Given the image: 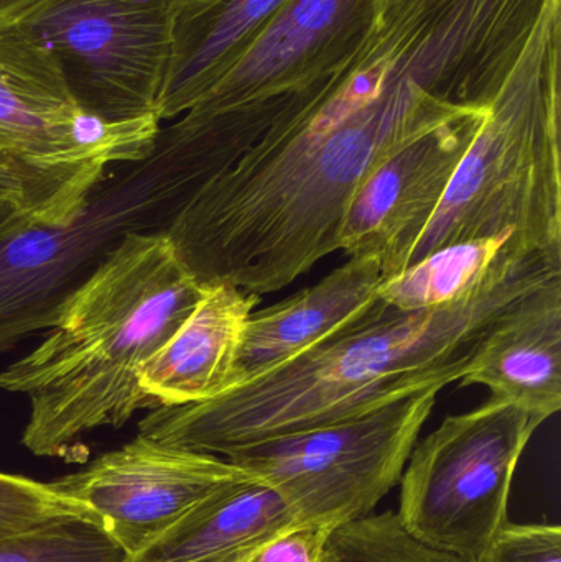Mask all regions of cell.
<instances>
[{
  "label": "cell",
  "mask_w": 561,
  "mask_h": 562,
  "mask_svg": "<svg viewBox=\"0 0 561 562\" xmlns=\"http://www.w3.org/2000/svg\"><path fill=\"white\" fill-rule=\"evenodd\" d=\"M561 276L557 260H530L470 300L402 311L379 301L358 326L203 403L160 406L138 435L227 458L280 436L364 415L425 389L463 379L491 324L514 301Z\"/></svg>",
  "instance_id": "1"
},
{
  "label": "cell",
  "mask_w": 561,
  "mask_h": 562,
  "mask_svg": "<svg viewBox=\"0 0 561 562\" xmlns=\"http://www.w3.org/2000/svg\"><path fill=\"white\" fill-rule=\"evenodd\" d=\"M203 290L165 231L124 234L66 297L42 344L0 370V390L30 400L23 446L56 458L86 432L155 409L142 372Z\"/></svg>",
  "instance_id": "2"
},
{
  "label": "cell",
  "mask_w": 561,
  "mask_h": 562,
  "mask_svg": "<svg viewBox=\"0 0 561 562\" xmlns=\"http://www.w3.org/2000/svg\"><path fill=\"white\" fill-rule=\"evenodd\" d=\"M501 236L561 262V0H550L394 276L440 247Z\"/></svg>",
  "instance_id": "3"
},
{
  "label": "cell",
  "mask_w": 561,
  "mask_h": 562,
  "mask_svg": "<svg viewBox=\"0 0 561 562\" xmlns=\"http://www.w3.org/2000/svg\"><path fill=\"white\" fill-rule=\"evenodd\" d=\"M440 392L425 389L364 415L257 442L224 459L276 491L299 527L332 530L374 514L401 482Z\"/></svg>",
  "instance_id": "4"
},
{
  "label": "cell",
  "mask_w": 561,
  "mask_h": 562,
  "mask_svg": "<svg viewBox=\"0 0 561 562\" xmlns=\"http://www.w3.org/2000/svg\"><path fill=\"white\" fill-rule=\"evenodd\" d=\"M539 416L491 398L448 416L415 445L401 482L399 518L418 541L476 562L509 524L514 474Z\"/></svg>",
  "instance_id": "5"
},
{
  "label": "cell",
  "mask_w": 561,
  "mask_h": 562,
  "mask_svg": "<svg viewBox=\"0 0 561 562\" xmlns=\"http://www.w3.org/2000/svg\"><path fill=\"white\" fill-rule=\"evenodd\" d=\"M181 2L40 0L19 20L58 59L86 111L128 122L157 115Z\"/></svg>",
  "instance_id": "6"
},
{
  "label": "cell",
  "mask_w": 561,
  "mask_h": 562,
  "mask_svg": "<svg viewBox=\"0 0 561 562\" xmlns=\"http://www.w3.org/2000/svg\"><path fill=\"white\" fill-rule=\"evenodd\" d=\"M157 115L102 121L72 94L58 59L19 19L0 22V150L29 167L105 178L150 157Z\"/></svg>",
  "instance_id": "7"
},
{
  "label": "cell",
  "mask_w": 561,
  "mask_h": 562,
  "mask_svg": "<svg viewBox=\"0 0 561 562\" xmlns=\"http://www.w3.org/2000/svg\"><path fill=\"white\" fill-rule=\"evenodd\" d=\"M391 0H287L223 78L187 112L253 111L276 124L345 69L384 22Z\"/></svg>",
  "instance_id": "8"
},
{
  "label": "cell",
  "mask_w": 561,
  "mask_h": 562,
  "mask_svg": "<svg viewBox=\"0 0 561 562\" xmlns=\"http://www.w3.org/2000/svg\"><path fill=\"white\" fill-rule=\"evenodd\" d=\"M249 479L227 459L137 435L52 484L88 505L128 558L214 492Z\"/></svg>",
  "instance_id": "9"
},
{
  "label": "cell",
  "mask_w": 561,
  "mask_h": 562,
  "mask_svg": "<svg viewBox=\"0 0 561 562\" xmlns=\"http://www.w3.org/2000/svg\"><path fill=\"white\" fill-rule=\"evenodd\" d=\"M490 108L464 112L385 158L352 198L339 237L349 257H372L382 280L437 213L451 178Z\"/></svg>",
  "instance_id": "10"
},
{
  "label": "cell",
  "mask_w": 561,
  "mask_h": 562,
  "mask_svg": "<svg viewBox=\"0 0 561 562\" xmlns=\"http://www.w3.org/2000/svg\"><path fill=\"white\" fill-rule=\"evenodd\" d=\"M381 263L349 257L313 286L250 313L240 334L231 389L256 379L361 324L378 306Z\"/></svg>",
  "instance_id": "11"
},
{
  "label": "cell",
  "mask_w": 561,
  "mask_h": 562,
  "mask_svg": "<svg viewBox=\"0 0 561 562\" xmlns=\"http://www.w3.org/2000/svg\"><path fill=\"white\" fill-rule=\"evenodd\" d=\"M461 385L552 418L561 408V276L514 301L478 346Z\"/></svg>",
  "instance_id": "12"
},
{
  "label": "cell",
  "mask_w": 561,
  "mask_h": 562,
  "mask_svg": "<svg viewBox=\"0 0 561 562\" xmlns=\"http://www.w3.org/2000/svg\"><path fill=\"white\" fill-rule=\"evenodd\" d=\"M259 301L233 284H204L193 313L142 372L155 408L207 402L231 389L240 334Z\"/></svg>",
  "instance_id": "13"
},
{
  "label": "cell",
  "mask_w": 561,
  "mask_h": 562,
  "mask_svg": "<svg viewBox=\"0 0 561 562\" xmlns=\"http://www.w3.org/2000/svg\"><path fill=\"white\" fill-rule=\"evenodd\" d=\"M287 0H183L158 98L161 122L190 111L243 56Z\"/></svg>",
  "instance_id": "14"
},
{
  "label": "cell",
  "mask_w": 561,
  "mask_h": 562,
  "mask_svg": "<svg viewBox=\"0 0 561 562\" xmlns=\"http://www.w3.org/2000/svg\"><path fill=\"white\" fill-rule=\"evenodd\" d=\"M299 527L279 494L256 479L194 505L125 562H206L260 547Z\"/></svg>",
  "instance_id": "15"
},
{
  "label": "cell",
  "mask_w": 561,
  "mask_h": 562,
  "mask_svg": "<svg viewBox=\"0 0 561 562\" xmlns=\"http://www.w3.org/2000/svg\"><path fill=\"white\" fill-rule=\"evenodd\" d=\"M539 257L543 256L530 252L517 236L450 244L382 280L379 297L402 311L450 306L476 296Z\"/></svg>",
  "instance_id": "16"
},
{
  "label": "cell",
  "mask_w": 561,
  "mask_h": 562,
  "mask_svg": "<svg viewBox=\"0 0 561 562\" xmlns=\"http://www.w3.org/2000/svg\"><path fill=\"white\" fill-rule=\"evenodd\" d=\"M104 178L29 167L0 150V198L22 204L40 226L75 224Z\"/></svg>",
  "instance_id": "17"
},
{
  "label": "cell",
  "mask_w": 561,
  "mask_h": 562,
  "mask_svg": "<svg viewBox=\"0 0 561 562\" xmlns=\"http://www.w3.org/2000/svg\"><path fill=\"white\" fill-rule=\"evenodd\" d=\"M323 562L467 561L418 541L405 530L397 512H382L332 528Z\"/></svg>",
  "instance_id": "18"
},
{
  "label": "cell",
  "mask_w": 561,
  "mask_h": 562,
  "mask_svg": "<svg viewBox=\"0 0 561 562\" xmlns=\"http://www.w3.org/2000/svg\"><path fill=\"white\" fill-rule=\"evenodd\" d=\"M98 524L59 521L0 540V562H125Z\"/></svg>",
  "instance_id": "19"
},
{
  "label": "cell",
  "mask_w": 561,
  "mask_h": 562,
  "mask_svg": "<svg viewBox=\"0 0 561 562\" xmlns=\"http://www.w3.org/2000/svg\"><path fill=\"white\" fill-rule=\"evenodd\" d=\"M476 562H561V528L507 524Z\"/></svg>",
  "instance_id": "20"
},
{
  "label": "cell",
  "mask_w": 561,
  "mask_h": 562,
  "mask_svg": "<svg viewBox=\"0 0 561 562\" xmlns=\"http://www.w3.org/2000/svg\"><path fill=\"white\" fill-rule=\"evenodd\" d=\"M329 530L293 527L267 541L250 562H323Z\"/></svg>",
  "instance_id": "21"
},
{
  "label": "cell",
  "mask_w": 561,
  "mask_h": 562,
  "mask_svg": "<svg viewBox=\"0 0 561 562\" xmlns=\"http://www.w3.org/2000/svg\"><path fill=\"white\" fill-rule=\"evenodd\" d=\"M33 224H36L35 220L22 204L0 198V243Z\"/></svg>",
  "instance_id": "22"
},
{
  "label": "cell",
  "mask_w": 561,
  "mask_h": 562,
  "mask_svg": "<svg viewBox=\"0 0 561 562\" xmlns=\"http://www.w3.org/2000/svg\"><path fill=\"white\" fill-rule=\"evenodd\" d=\"M38 2L40 0H0V22L19 19Z\"/></svg>",
  "instance_id": "23"
},
{
  "label": "cell",
  "mask_w": 561,
  "mask_h": 562,
  "mask_svg": "<svg viewBox=\"0 0 561 562\" xmlns=\"http://www.w3.org/2000/svg\"><path fill=\"white\" fill-rule=\"evenodd\" d=\"M263 544H260V547H263ZM260 547L249 548V550L239 551V553L229 554V557L217 558V560L206 562H250V560L256 557L257 551L260 550Z\"/></svg>",
  "instance_id": "24"
}]
</instances>
